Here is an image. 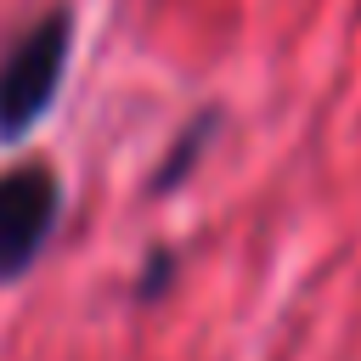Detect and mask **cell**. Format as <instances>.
I'll return each mask as SVG.
<instances>
[{"label": "cell", "mask_w": 361, "mask_h": 361, "mask_svg": "<svg viewBox=\"0 0 361 361\" xmlns=\"http://www.w3.org/2000/svg\"><path fill=\"white\" fill-rule=\"evenodd\" d=\"M73 56V11L51 6L34 17L0 56V141H23L56 102Z\"/></svg>", "instance_id": "obj_1"}, {"label": "cell", "mask_w": 361, "mask_h": 361, "mask_svg": "<svg viewBox=\"0 0 361 361\" xmlns=\"http://www.w3.org/2000/svg\"><path fill=\"white\" fill-rule=\"evenodd\" d=\"M62 220V180L51 164L0 169V282H17L45 254Z\"/></svg>", "instance_id": "obj_2"}, {"label": "cell", "mask_w": 361, "mask_h": 361, "mask_svg": "<svg viewBox=\"0 0 361 361\" xmlns=\"http://www.w3.org/2000/svg\"><path fill=\"white\" fill-rule=\"evenodd\" d=\"M214 118H220V113L209 107V113H197V118H192V124L175 135V147H169V152H164V164L152 169V192H175V186L192 175V164H197V158H203V147H209Z\"/></svg>", "instance_id": "obj_3"}, {"label": "cell", "mask_w": 361, "mask_h": 361, "mask_svg": "<svg viewBox=\"0 0 361 361\" xmlns=\"http://www.w3.org/2000/svg\"><path fill=\"white\" fill-rule=\"evenodd\" d=\"M169 265H175L169 254H152V259H147V276H141V288H135V299H152V293H164V288H169Z\"/></svg>", "instance_id": "obj_4"}]
</instances>
